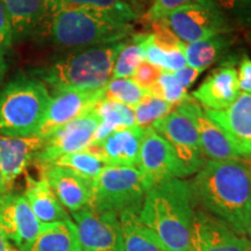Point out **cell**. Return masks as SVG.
<instances>
[{"instance_id":"cell-1","label":"cell","mask_w":251,"mask_h":251,"mask_svg":"<svg viewBox=\"0 0 251 251\" xmlns=\"http://www.w3.org/2000/svg\"><path fill=\"white\" fill-rule=\"evenodd\" d=\"M190 183L197 207L247 235L251 218V164L246 159L206 161Z\"/></svg>"},{"instance_id":"cell-2","label":"cell","mask_w":251,"mask_h":251,"mask_svg":"<svg viewBox=\"0 0 251 251\" xmlns=\"http://www.w3.org/2000/svg\"><path fill=\"white\" fill-rule=\"evenodd\" d=\"M196 212L190 183L170 179L147 191L139 216L166 251H191Z\"/></svg>"},{"instance_id":"cell-3","label":"cell","mask_w":251,"mask_h":251,"mask_svg":"<svg viewBox=\"0 0 251 251\" xmlns=\"http://www.w3.org/2000/svg\"><path fill=\"white\" fill-rule=\"evenodd\" d=\"M127 40L78 49L31 74L54 90V94L65 91L101 90L112 79L115 59Z\"/></svg>"},{"instance_id":"cell-4","label":"cell","mask_w":251,"mask_h":251,"mask_svg":"<svg viewBox=\"0 0 251 251\" xmlns=\"http://www.w3.org/2000/svg\"><path fill=\"white\" fill-rule=\"evenodd\" d=\"M134 20L91 9H64L50 15L48 35L59 48H89L121 42L133 35Z\"/></svg>"},{"instance_id":"cell-5","label":"cell","mask_w":251,"mask_h":251,"mask_svg":"<svg viewBox=\"0 0 251 251\" xmlns=\"http://www.w3.org/2000/svg\"><path fill=\"white\" fill-rule=\"evenodd\" d=\"M51 94L37 78L18 77L0 90V135H37Z\"/></svg>"},{"instance_id":"cell-6","label":"cell","mask_w":251,"mask_h":251,"mask_svg":"<svg viewBox=\"0 0 251 251\" xmlns=\"http://www.w3.org/2000/svg\"><path fill=\"white\" fill-rule=\"evenodd\" d=\"M147 191L137 168L106 165L92 181L91 207L118 216L125 212L140 213Z\"/></svg>"},{"instance_id":"cell-7","label":"cell","mask_w":251,"mask_h":251,"mask_svg":"<svg viewBox=\"0 0 251 251\" xmlns=\"http://www.w3.org/2000/svg\"><path fill=\"white\" fill-rule=\"evenodd\" d=\"M162 21L185 45L235 30L233 25L212 0H202L185 6L172 12Z\"/></svg>"},{"instance_id":"cell-8","label":"cell","mask_w":251,"mask_h":251,"mask_svg":"<svg viewBox=\"0 0 251 251\" xmlns=\"http://www.w3.org/2000/svg\"><path fill=\"white\" fill-rule=\"evenodd\" d=\"M137 169L148 190L163 181L190 176L171 144L152 128L144 130Z\"/></svg>"},{"instance_id":"cell-9","label":"cell","mask_w":251,"mask_h":251,"mask_svg":"<svg viewBox=\"0 0 251 251\" xmlns=\"http://www.w3.org/2000/svg\"><path fill=\"white\" fill-rule=\"evenodd\" d=\"M99 124L100 118L93 108L83 117L57 128L45 137V144L34 161L41 169L51 165L59 157L87 149L93 142Z\"/></svg>"},{"instance_id":"cell-10","label":"cell","mask_w":251,"mask_h":251,"mask_svg":"<svg viewBox=\"0 0 251 251\" xmlns=\"http://www.w3.org/2000/svg\"><path fill=\"white\" fill-rule=\"evenodd\" d=\"M81 251H124L119 216L87 206L71 213Z\"/></svg>"},{"instance_id":"cell-11","label":"cell","mask_w":251,"mask_h":251,"mask_svg":"<svg viewBox=\"0 0 251 251\" xmlns=\"http://www.w3.org/2000/svg\"><path fill=\"white\" fill-rule=\"evenodd\" d=\"M151 128L171 144L188 175L197 174L207 159L203 156L199 135L193 122L186 115L174 109Z\"/></svg>"},{"instance_id":"cell-12","label":"cell","mask_w":251,"mask_h":251,"mask_svg":"<svg viewBox=\"0 0 251 251\" xmlns=\"http://www.w3.org/2000/svg\"><path fill=\"white\" fill-rule=\"evenodd\" d=\"M41 225L24 194L11 191L0 196V229L19 250L24 251L35 240Z\"/></svg>"},{"instance_id":"cell-13","label":"cell","mask_w":251,"mask_h":251,"mask_svg":"<svg viewBox=\"0 0 251 251\" xmlns=\"http://www.w3.org/2000/svg\"><path fill=\"white\" fill-rule=\"evenodd\" d=\"M175 108L193 122L199 135L202 153L207 161L244 159L229 141L225 131L207 115L206 109H203L192 97L190 96Z\"/></svg>"},{"instance_id":"cell-14","label":"cell","mask_w":251,"mask_h":251,"mask_svg":"<svg viewBox=\"0 0 251 251\" xmlns=\"http://www.w3.org/2000/svg\"><path fill=\"white\" fill-rule=\"evenodd\" d=\"M191 251H251V241L235 233L221 220L197 208Z\"/></svg>"},{"instance_id":"cell-15","label":"cell","mask_w":251,"mask_h":251,"mask_svg":"<svg viewBox=\"0 0 251 251\" xmlns=\"http://www.w3.org/2000/svg\"><path fill=\"white\" fill-rule=\"evenodd\" d=\"M221 62V65L214 69L191 93V97L208 111L227 109L241 93L235 58L225 57Z\"/></svg>"},{"instance_id":"cell-16","label":"cell","mask_w":251,"mask_h":251,"mask_svg":"<svg viewBox=\"0 0 251 251\" xmlns=\"http://www.w3.org/2000/svg\"><path fill=\"white\" fill-rule=\"evenodd\" d=\"M102 100V89L96 91H65L51 96L39 133L45 139L50 133L83 117Z\"/></svg>"},{"instance_id":"cell-17","label":"cell","mask_w":251,"mask_h":251,"mask_svg":"<svg viewBox=\"0 0 251 251\" xmlns=\"http://www.w3.org/2000/svg\"><path fill=\"white\" fill-rule=\"evenodd\" d=\"M207 115L225 131L244 159H251V94L241 92L224 111H208Z\"/></svg>"},{"instance_id":"cell-18","label":"cell","mask_w":251,"mask_h":251,"mask_svg":"<svg viewBox=\"0 0 251 251\" xmlns=\"http://www.w3.org/2000/svg\"><path fill=\"white\" fill-rule=\"evenodd\" d=\"M45 139L40 135L5 136L0 135V169L6 193L11 192L15 180L42 149Z\"/></svg>"},{"instance_id":"cell-19","label":"cell","mask_w":251,"mask_h":251,"mask_svg":"<svg viewBox=\"0 0 251 251\" xmlns=\"http://www.w3.org/2000/svg\"><path fill=\"white\" fill-rule=\"evenodd\" d=\"M41 177L48 181L59 202L71 213L91 206L92 181L85 179L70 169L58 165L41 168Z\"/></svg>"},{"instance_id":"cell-20","label":"cell","mask_w":251,"mask_h":251,"mask_svg":"<svg viewBox=\"0 0 251 251\" xmlns=\"http://www.w3.org/2000/svg\"><path fill=\"white\" fill-rule=\"evenodd\" d=\"M143 134L144 129L137 126L119 129L100 142L92 143L87 149L106 165L137 168Z\"/></svg>"},{"instance_id":"cell-21","label":"cell","mask_w":251,"mask_h":251,"mask_svg":"<svg viewBox=\"0 0 251 251\" xmlns=\"http://www.w3.org/2000/svg\"><path fill=\"white\" fill-rule=\"evenodd\" d=\"M26 197L31 211L41 224H52V222L67 221L70 220L67 209L59 202L54 191L51 190L45 178L35 179L31 176H26Z\"/></svg>"},{"instance_id":"cell-22","label":"cell","mask_w":251,"mask_h":251,"mask_svg":"<svg viewBox=\"0 0 251 251\" xmlns=\"http://www.w3.org/2000/svg\"><path fill=\"white\" fill-rule=\"evenodd\" d=\"M24 251H81L72 220L41 225L35 240Z\"/></svg>"},{"instance_id":"cell-23","label":"cell","mask_w":251,"mask_h":251,"mask_svg":"<svg viewBox=\"0 0 251 251\" xmlns=\"http://www.w3.org/2000/svg\"><path fill=\"white\" fill-rule=\"evenodd\" d=\"M13 29L14 41L37 29L47 17V0H2Z\"/></svg>"},{"instance_id":"cell-24","label":"cell","mask_w":251,"mask_h":251,"mask_svg":"<svg viewBox=\"0 0 251 251\" xmlns=\"http://www.w3.org/2000/svg\"><path fill=\"white\" fill-rule=\"evenodd\" d=\"M234 42L233 33H228L185 45L184 52L187 65L205 71V69L211 67L215 62L222 61Z\"/></svg>"},{"instance_id":"cell-25","label":"cell","mask_w":251,"mask_h":251,"mask_svg":"<svg viewBox=\"0 0 251 251\" xmlns=\"http://www.w3.org/2000/svg\"><path fill=\"white\" fill-rule=\"evenodd\" d=\"M124 251H166L157 237L143 225L139 213L125 212L119 215Z\"/></svg>"},{"instance_id":"cell-26","label":"cell","mask_w":251,"mask_h":251,"mask_svg":"<svg viewBox=\"0 0 251 251\" xmlns=\"http://www.w3.org/2000/svg\"><path fill=\"white\" fill-rule=\"evenodd\" d=\"M94 111L100 118V124L94 133L92 143L100 142L113 131L135 126L134 108L124 103L102 99L97 103Z\"/></svg>"},{"instance_id":"cell-27","label":"cell","mask_w":251,"mask_h":251,"mask_svg":"<svg viewBox=\"0 0 251 251\" xmlns=\"http://www.w3.org/2000/svg\"><path fill=\"white\" fill-rule=\"evenodd\" d=\"M150 37L148 34L131 35L124 48L119 52L113 67L112 78H129L135 70L146 59L147 45Z\"/></svg>"},{"instance_id":"cell-28","label":"cell","mask_w":251,"mask_h":251,"mask_svg":"<svg viewBox=\"0 0 251 251\" xmlns=\"http://www.w3.org/2000/svg\"><path fill=\"white\" fill-rule=\"evenodd\" d=\"M64 9H91V11L107 12V13L124 15L134 21L139 18V14L125 0H54L48 6L47 15H51L55 12L64 11Z\"/></svg>"},{"instance_id":"cell-29","label":"cell","mask_w":251,"mask_h":251,"mask_svg":"<svg viewBox=\"0 0 251 251\" xmlns=\"http://www.w3.org/2000/svg\"><path fill=\"white\" fill-rule=\"evenodd\" d=\"M51 165H58L70 169L77 175L91 181L96 179L106 166L105 163L96 153L90 151L89 149L59 157Z\"/></svg>"},{"instance_id":"cell-30","label":"cell","mask_w":251,"mask_h":251,"mask_svg":"<svg viewBox=\"0 0 251 251\" xmlns=\"http://www.w3.org/2000/svg\"><path fill=\"white\" fill-rule=\"evenodd\" d=\"M147 93L130 78H112L102 89V99L124 103L133 108Z\"/></svg>"},{"instance_id":"cell-31","label":"cell","mask_w":251,"mask_h":251,"mask_svg":"<svg viewBox=\"0 0 251 251\" xmlns=\"http://www.w3.org/2000/svg\"><path fill=\"white\" fill-rule=\"evenodd\" d=\"M174 108L175 106H172L171 103L153 97L150 93H147L142 100L134 107L135 126L144 130L151 128V126L156 121L164 118L166 114L174 111Z\"/></svg>"},{"instance_id":"cell-32","label":"cell","mask_w":251,"mask_h":251,"mask_svg":"<svg viewBox=\"0 0 251 251\" xmlns=\"http://www.w3.org/2000/svg\"><path fill=\"white\" fill-rule=\"evenodd\" d=\"M148 93L171 103L175 107H177L179 103L185 101L190 97L186 90H184L176 80L174 74L169 71H162L161 76L148 91Z\"/></svg>"},{"instance_id":"cell-33","label":"cell","mask_w":251,"mask_h":251,"mask_svg":"<svg viewBox=\"0 0 251 251\" xmlns=\"http://www.w3.org/2000/svg\"><path fill=\"white\" fill-rule=\"evenodd\" d=\"M234 28H251V0H212Z\"/></svg>"},{"instance_id":"cell-34","label":"cell","mask_w":251,"mask_h":251,"mask_svg":"<svg viewBox=\"0 0 251 251\" xmlns=\"http://www.w3.org/2000/svg\"><path fill=\"white\" fill-rule=\"evenodd\" d=\"M200 1L202 0H152L151 6L143 14L142 20L148 25L153 24L168 17L169 14L177 9Z\"/></svg>"},{"instance_id":"cell-35","label":"cell","mask_w":251,"mask_h":251,"mask_svg":"<svg viewBox=\"0 0 251 251\" xmlns=\"http://www.w3.org/2000/svg\"><path fill=\"white\" fill-rule=\"evenodd\" d=\"M162 71L163 70L152 65L151 63L144 61L135 70L134 75L131 76V79L137 86H140L141 89L148 92L158 79V77L161 76Z\"/></svg>"},{"instance_id":"cell-36","label":"cell","mask_w":251,"mask_h":251,"mask_svg":"<svg viewBox=\"0 0 251 251\" xmlns=\"http://www.w3.org/2000/svg\"><path fill=\"white\" fill-rule=\"evenodd\" d=\"M13 42L14 37L11 20H9L4 2H2V0H0V47L7 50L8 48H11Z\"/></svg>"},{"instance_id":"cell-37","label":"cell","mask_w":251,"mask_h":251,"mask_svg":"<svg viewBox=\"0 0 251 251\" xmlns=\"http://www.w3.org/2000/svg\"><path fill=\"white\" fill-rule=\"evenodd\" d=\"M237 78L240 92L251 94V58L249 56L243 55V57L241 58Z\"/></svg>"},{"instance_id":"cell-38","label":"cell","mask_w":251,"mask_h":251,"mask_svg":"<svg viewBox=\"0 0 251 251\" xmlns=\"http://www.w3.org/2000/svg\"><path fill=\"white\" fill-rule=\"evenodd\" d=\"M202 70H199V69L192 68L190 65H186V67L179 69V70L174 72V76L176 80L179 83V85L183 87L184 90H186L190 87L194 81L197 80V78L200 76Z\"/></svg>"},{"instance_id":"cell-39","label":"cell","mask_w":251,"mask_h":251,"mask_svg":"<svg viewBox=\"0 0 251 251\" xmlns=\"http://www.w3.org/2000/svg\"><path fill=\"white\" fill-rule=\"evenodd\" d=\"M0 251H20L14 244H12L0 229Z\"/></svg>"},{"instance_id":"cell-40","label":"cell","mask_w":251,"mask_h":251,"mask_svg":"<svg viewBox=\"0 0 251 251\" xmlns=\"http://www.w3.org/2000/svg\"><path fill=\"white\" fill-rule=\"evenodd\" d=\"M7 72V61H6V49L0 47V81L4 79Z\"/></svg>"},{"instance_id":"cell-41","label":"cell","mask_w":251,"mask_h":251,"mask_svg":"<svg viewBox=\"0 0 251 251\" xmlns=\"http://www.w3.org/2000/svg\"><path fill=\"white\" fill-rule=\"evenodd\" d=\"M125 1L128 2V4L133 7L134 11L137 13V7H140L141 5H143L144 2H147L148 0H125Z\"/></svg>"},{"instance_id":"cell-42","label":"cell","mask_w":251,"mask_h":251,"mask_svg":"<svg viewBox=\"0 0 251 251\" xmlns=\"http://www.w3.org/2000/svg\"><path fill=\"white\" fill-rule=\"evenodd\" d=\"M6 191H5V186H4V177H2V172H1V169H0V196H2V194H5Z\"/></svg>"},{"instance_id":"cell-43","label":"cell","mask_w":251,"mask_h":251,"mask_svg":"<svg viewBox=\"0 0 251 251\" xmlns=\"http://www.w3.org/2000/svg\"><path fill=\"white\" fill-rule=\"evenodd\" d=\"M247 235L250 237V241H251V218H250V225H249V229H248Z\"/></svg>"},{"instance_id":"cell-44","label":"cell","mask_w":251,"mask_h":251,"mask_svg":"<svg viewBox=\"0 0 251 251\" xmlns=\"http://www.w3.org/2000/svg\"><path fill=\"white\" fill-rule=\"evenodd\" d=\"M52 1H54V0H47V14H48V6L51 4Z\"/></svg>"}]
</instances>
